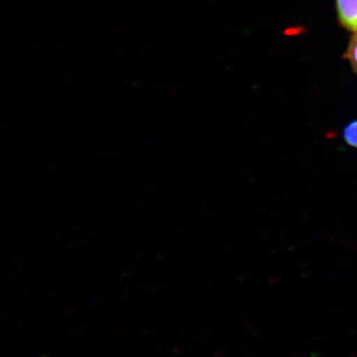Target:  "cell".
<instances>
[{"label":"cell","instance_id":"1","mask_svg":"<svg viewBox=\"0 0 357 357\" xmlns=\"http://www.w3.org/2000/svg\"><path fill=\"white\" fill-rule=\"evenodd\" d=\"M340 24L349 31H357V0H337Z\"/></svg>","mask_w":357,"mask_h":357},{"label":"cell","instance_id":"2","mask_svg":"<svg viewBox=\"0 0 357 357\" xmlns=\"http://www.w3.org/2000/svg\"><path fill=\"white\" fill-rule=\"evenodd\" d=\"M342 140L349 147L357 149V119L349 121L342 129Z\"/></svg>","mask_w":357,"mask_h":357},{"label":"cell","instance_id":"3","mask_svg":"<svg viewBox=\"0 0 357 357\" xmlns=\"http://www.w3.org/2000/svg\"><path fill=\"white\" fill-rule=\"evenodd\" d=\"M345 57L347 58L352 69L357 74V31L351 37V43H349Z\"/></svg>","mask_w":357,"mask_h":357}]
</instances>
